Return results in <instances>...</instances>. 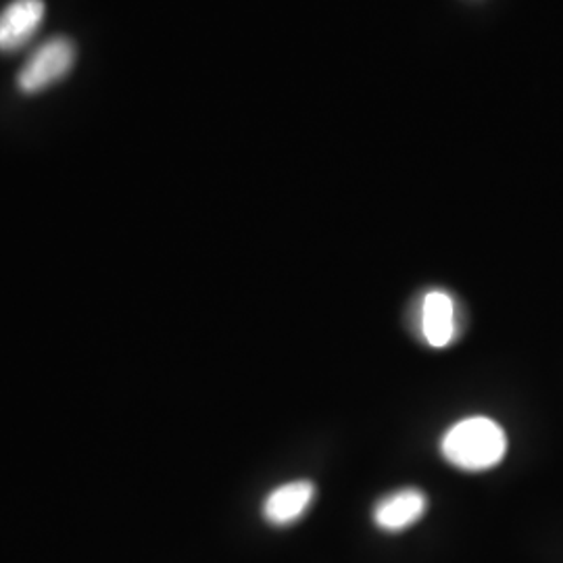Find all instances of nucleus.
Returning <instances> with one entry per match:
<instances>
[{
  "label": "nucleus",
  "instance_id": "nucleus-5",
  "mask_svg": "<svg viewBox=\"0 0 563 563\" xmlns=\"http://www.w3.org/2000/svg\"><path fill=\"white\" fill-rule=\"evenodd\" d=\"M426 509L428 499L422 490L407 486L380 499L372 511V518L384 532H401L409 526L420 522Z\"/></svg>",
  "mask_w": 563,
  "mask_h": 563
},
{
  "label": "nucleus",
  "instance_id": "nucleus-6",
  "mask_svg": "<svg viewBox=\"0 0 563 563\" xmlns=\"http://www.w3.org/2000/svg\"><path fill=\"white\" fill-rule=\"evenodd\" d=\"M316 499V484L292 481L274 488L263 501V518L272 526H290L307 514Z\"/></svg>",
  "mask_w": 563,
  "mask_h": 563
},
{
  "label": "nucleus",
  "instance_id": "nucleus-3",
  "mask_svg": "<svg viewBox=\"0 0 563 563\" xmlns=\"http://www.w3.org/2000/svg\"><path fill=\"white\" fill-rule=\"evenodd\" d=\"M46 15L44 0H11L0 11V53H15L38 34Z\"/></svg>",
  "mask_w": 563,
  "mask_h": 563
},
{
  "label": "nucleus",
  "instance_id": "nucleus-4",
  "mask_svg": "<svg viewBox=\"0 0 563 563\" xmlns=\"http://www.w3.org/2000/svg\"><path fill=\"white\" fill-rule=\"evenodd\" d=\"M418 323L422 341L432 349H444L457 336V305L444 290H430L423 295Z\"/></svg>",
  "mask_w": 563,
  "mask_h": 563
},
{
  "label": "nucleus",
  "instance_id": "nucleus-2",
  "mask_svg": "<svg viewBox=\"0 0 563 563\" xmlns=\"http://www.w3.org/2000/svg\"><path fill=\"white\" fill-rule=\"evenodd\" d=\"M78 48L67 36H53L27 57L18 74V88L23 95H38L59 84L74 69Z\"/></svg>",
  "mask_w": 563,
  "mask_h": 563
},
{
  "label": "nucleus",
  "instance_id": "nucleus-1",
  "mask_svg": "<svg viewBox=\"0 0 563 563\" xmlns=\"http://www.w3.org/2000/svg\"><path fill=\"white\" fill-rule=\"evenodd\" d=\"M443 457L463 472H484L504 462L505 430L490 418L474 416L451 426L441 441Z\"/></svg>",
  "mask_w": 563,
  "mask_h": 563
}]
</instances>
